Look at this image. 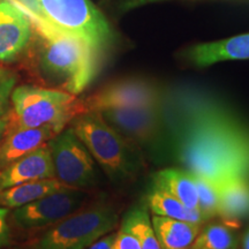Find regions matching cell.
<instances>
[{"label":"cell","instance_id":"cell-19","mask_svg":"<svg viewBox=\"0 0 249 249\" xmlns=\"http://www.w3.org/2000/svg\"><path fill=\"white\" fill-rule=\"evenodd\" d=\"M66 188L55 178L35 180L0 191V208L17 209L43 196Z\"/></svg>","mask_w":249,"mask_h":249},{"label":"cell","instance_id":"cell-20","mask_svg":"<svg viewBox=\"0 0 249 249\" xmlns=\"http://www.w3.org/2000/svg\"><path fill=\"white\" fill-rule=\"evenodd\" d=\"M121 227L138 239L141 249H161L145 203L135 205L124 214Z\"/></svg>","mask_w":249,"mask_h":249},{"label":"cell","instance_id":"cell-16","mask_svg":"<svg viewBox=\"0 0 249 249\" xmlns=\"http://www.w3.org/2000/svg\"><path fill=\"white\" fill-rule=\"evenodd\" d=\"M151 223L161 249H191L202 229L198 224L156 214L151 216Z\"/></svg>","mask_w":249,"mask_h":249},{"label":"cell","instance_id":"cell-22","mask_svg":"<svg viewBox=\"0 0 249 249\" xmlns=\"http://www.w3.org/2000/svg\"><path fill=\"white\" fill-rule=\"evenodd\" d=\"M193 178L197 189V209L200 210L205 222H209L218 216L219 197H218L217 183L197 174H193Z\"/></svg>","mask_w":249,"mask_h":249},{"label":"cell","instance_id":"cell-23","mask_svg":"<svg viewBox=\"0 0 249 249\" xmlns=\"http://www.w3.org/2000/svg\"><path fill=\"white\" fill-rule=\"evenodd\" d=\"M15 83H17V77L14 75L0 81V117H4L8 113L11 96L15 88Z\"/></svg>","mask_w":249,"mask_h":249},{"label":"cell","instance_id":"cell-30","mask_svg":"<svg viewBox=\"0 0 249 249\" xmlns=\"http://www.w3.org/2000/svg\"><path fill=\"white\" fill-rule=\"evenodd\" d=\"M242 248L249 249V230L245 233L244 240H242Z\"/></svg>","mask_w":249,"mask_h":249},{"label":"cell","instance_id":"cell-5","mask_svg":"<svg viewBox=\"0 0 249 249\" xmlns=\"http://www.w3.org/2000/svg\"><path fill=\"white\" fill-rule=\"evenodd\" d=\"M27 4L51 26L85 40L101 55L113 44L112 27L90 0H29Z\"/></svg>","mask_w":249,"mask_h":249},{"label":"cell","instance_id":"cell-31","mask_svg":"<svg viewBox=\"0 0 249 249\" xmlns=\"http://www.w3.org/2000/svg\"><path fill=\"white\" fill-rule=\"evenodd\" d=\"M14 249H20V248H14Z\"/></svg>","mask_w":249,"mask_h":249},{"label":"cell","instance_id":"cell-18","mask_svg":"<svg viewBox=\"0 0 249 249\" xmlns=\"http://www.w3.org/2000/svg\"><path fill=\"white\" fill-rule=\"evenodd\" d=\"M145 205L152 214L172 218L182 222L203 225L204 218L198 209H189L178 198L157 187L151 186L145 195Z\"/></svg>","mask_w":249,"mask_h":249},{"label":"cell","instance_id":"cell-1","mask_svg":"<svg viewBox=\"0 0 249 249\" xmlns=\"http://www.w3.org/2000/svg\"><path fill=\"white\" fill-rule=\"evenodd\" d=\"M164 117L174 158L193 174L217 182L249 173V133L213 96L181 89L167 97Z\"/></svg>","mask_w":249,"mask_h":249},{"label":"cell","instance_id":"cell-10","mask_svg":"<svg viewBox=\"0 0 249 249\" xmlns=\"http://www.w3.org/2000/svg\"><path fill=\"white\" fill-rule=\"evenodd\" d=\"M164 95L157 86L140 77L121 79L98 90L83 102L86 111L105 108L144 107L161 105Z\"/></svg>","mask_w":249,"mask_h":249},{"label":"cell","instance_id":"cell-3","mask_svg":"<svg viewBox=\"0 0 249 249\" xmlns=\"http://www.w3.org/2000/svg\"><path fill=\"white\" fill-rule=\"evenodd\" d=\"M68 124L112 182L132 181L144 169L141 149L108 124L98 111L81 112Z\"/></svg>","mask_w":249,"mask_h":249},{"label":"cell","instance_id":"cell-9","mask_svg":"<svg viewBox=\"0 0 249 249\" xmlns=\"http://www.w3.org/2000/svg\"><path fill=\"white\" fill-rule=\"evenodd\" d=\"M89 200L87 189L66 187L14 209L12 220L22 230L46 229L85 208Z\"/></svg>","mask_w":249,"mask_h":249},{"label":"cell","instance_id":"cell-6","mask_svg":"<svg viewBox=\"0 0 249 249\" xmlns=\"http://www.w3.org/2000/svg\"><path fill=\"white\" fill-rule=\"evenodd\" d=\"M119 216L112 204L96 203L64 218L35 242L34 249H87L116 229Z\"/></svg>","mask_w":249,"mask_h":249},{"label":"cell","instance_id":"cell-8","mask_svg":"<svg viewBox=\"0 0 249 249\" xmlns=\"http://www.w3.org/2000/svg\"><path fill=\"white\" fill-rule=\"evenodd\" d=\"M108 124L130 142L148 151L164 150L169 134L163 104L144 107L105 108L98 111Z\"/></svg>","mask_w":249,"mask_h":249},{"label":"cell","instance_id":"cell-25","mask_svg":"<svg viewBox=\"0 0 249 249\" xmlns=\"http://www.w3.org/2000/svg\"><path fill=\"white\" fill-rule=\"evenodd\" d=\"M157 1H163V0H114V9L120 15H124L142 6Z\"/></svg>","mask_w":249,"mask_h":249},{"label":"cell","instance_id":"cell-2","mask_svg":"<svg viewBox=\"0 0 249 249\" xmlns=\"http://www.w3.org/2000/svg\"><path fill=\"white\" fill-rule=\"evenodd\" d=\"M21 7L33 26V70L46 88L79 95L97 73L101 54L85 40L62 33L46 22L27 2Z\"/></svg>","mask_w":249,"mask_h":249},{"label":"cell","instance_id":"cell-7","mask_svg":"<svg viewBox=\"0 0 249 249\" xmlns=\"http://www.w3.org/2000/svg\"><path fill=\"white\" fill-rule=\"evenodd\" d=\"M54 178L65 187L88 189L99 182L97 163L71 127L64 128L48 142Z\"/></svg>","mask_w":249,"mask_h":249},{"label":"cell","instance_id":"cell-11","mask_svg":"<svg viewBox=\"0 0 249 249\" xmlns=\"http://www.w3.org/2000/svg\"><path fill=\"white\" fill-rule=\"evenodd\" d=\"M33 39L30 18L18 0H0V61L18 59Z\"/></svg>","mask_w":249,"mask_h":249},{"label":"cell","instance_id":"cell-28","mask_svg":"<svg viewBox=\"0 0 249 249\" xmlns=\"http://www.w3.org/2000/svg\"><path fill=\"white\" fill-rule=\"evenodd\" d=\"M8 123H9V118H8V113L4 117H0V142H1L2 138L5 136L6 132H7L8 128Z\"/></svg>","mask_w":249,"mask_h":249},{"label":"cell","instance_id":"cell-26","mask_svg":"<svg viewBox=\"0 0 249 249\" xmlns=\"http://www.w3.org/2000/svg\"><path fill=\"white\" fill-rule=\"evenodd\" d=\"M9 210L0 208V249L11 244V229L8 224Z\"/></svg>","mask_w":249,"mask_h":249},{"label":"cell","instance_id":"cell-14","mask_svg":"<svg viewBox=\"0 0 249 249\" xmlns=\"http://www.w3.org/2000/svg\"><path fill=\"white\" fill-rule=\"evenodd\" d=\"M58 133L60 132L51 126L7 129L0 142V171L48 143Z\"/></svg>","mask_w":249,"mask_h":249},{"label":"cell","instance_id":"cell-27","mask_svg":"<svg viewBox=\"0 0 249 249\" xmlns=\"http://www.w3.org/2000/svg\"><path fill=\"white\" fill-rule=\"evenodd\" d=\"M114 239H116V233L110 232L107 234L103 235L97 241H95L91 246L87 249H112L113 248Z\"/></svg>","mask_w":249,"mask_h":249},{"label":"cell","instance_id":"cell-13","mask_svg":"<svg viewBox=\"0 0 249 249\" xmlns=\"http://www.w3.org/2000/svg\"><path fill=\"white\" fill-rule=\"evenodd\" d=\"M54 178L53 164L48 143L13 161L0 171V191L21 183Z\"/></svg>","mask_w":249,"mask_h":249},{"label":"cell","instance_id":"cell-29","mask_svg":"<svg viewBox=\"0 0 249 249\" xmlns=\"http://www.w3.org/2000/svg\"><path fill=\"white\" fill-rule=\"evenodd\" d=\"M11 75H12L11 71H7V70H5V68L0 67V81L5 80L6 77H8V76H11Z\"/></svg>","mask_w":249,"mask_h":249},{"label":"cell","instance_id":"cell-15","mask_svg":"<svg viewBox=\"0 0 249 249\" xmlns=\"http://www.w3.org/2000/svg\"><path fill=\"white\" fill-rule=\"evenodd\" d=\"M218 217L233 227L249 216V182L244 176H232L217 181Z\"/></svg>","mask_w":249,"mask_h":249},{"label":"cell","instance_id":"cell-21","mask_svg":"<svg viewBox=\"0 0 249 249\" xmlns=\"http://www.w3.org/2000/svg\"><path fill=\"white\" fill-rule=\"evenodd\" d=\"M235 227L222 222H213L201 229L191 249H238Z\"/></svg>","mask_w":249,"mask_h":249},{"label":"cell","instance_id":"cell-12","mask_svg":"<svg viewBox=\"0 0 249 249\" xmlns=\"http://www.w3.org/2000/svg\"><path fill=\"white\" fill-rule=\"evenodd\" d=\"M182 58L194 67L203 68L223 61L249 60V33L186 49Z\"/></svg>","mask_w":249,"mask_h":249},{"label":"cell","instance_id":"cell-24","mask_svg":"<svg viewBox=\"0 0 249 249\" xmlns=\"http://www.w3.org/2000/svg\"><path fill=\"white\" fill-rule=\"evenodd\" d=\"M112 249H141V247H140L138 239L132 233L120 227L119 231L116 233V239H114Z\"/></svg>","mask_w":249,"mask_h":249},{"label":"cell","instance_id":"cell-17","mask_svg":"<svg viewBox=\"0 0 249 249\" xmlns=\"http://www.w3.org/2000/svg\"><path fill=\"white\" fill-rule=\"evenodd\" d=\"M152 186L169 193L189 209H197V189L189 171L174 167L158 171L154 174Z\"/></svg>","mask_w":249,"mask_h":249},{"label":"cell","instance_id":"cell-4","mask_svg":"<svg viewBox=\"0 0 249 249\" xmlns=\"http://www.w3.org/2000/svg\"><path fill=\"white\" fill-rule=\"evenodd\" d=\"M8 128H37L51 126L61 132L71 120L86 111L83 102L62 90L23 85L11 96Z\"/></svg>","mask_w":249,"mask_h":249}]
</instances>
